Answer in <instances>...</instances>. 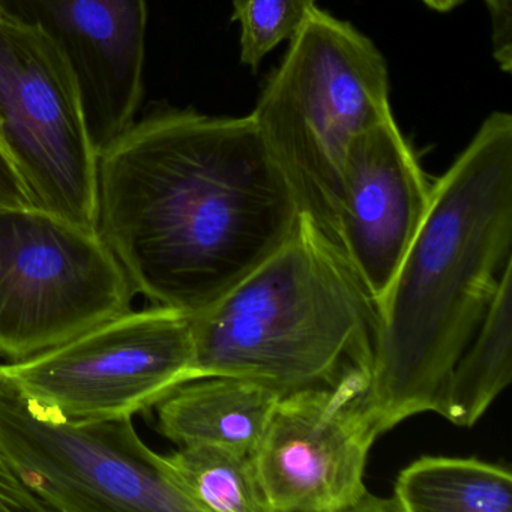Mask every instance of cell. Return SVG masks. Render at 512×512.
Returning a JSON list of instances; mask_svg holds the SVG:
<instances>
[{"instance_id":"5bb4252c","label":"cell","mask_w":512,"mask_h":512,"mask_svg":"<svg viewBox=\"0 0 512 512\" xmlns=\"http://www.w3.org/2000/svg\"><path fill=\"white\" fill-rule=\"evenodd\" d=\"M394 499L406 512H511L512 475L478 458L422 457L401 470Z\"/></svg>"},{"instance_id":"9c48e42d","label":"cell","mask_w":512,"mask_h":512,"mask_svg":"<svg viewBox=\"0 0 512 512\" xmlns=\"http://www.w3.org/2000/svg\"><path fill=\"white\" fill-rule=\"evenodd\" d=\"M371 371L281 395L254 449L269 512L400 511L365 487L368 454L382 434L370 401Z\"/></svg>"},{"instance_id":"6da1fadb","label":"cell","mask_w":512,"mask_h":512,"mask_svg":"<svg viewBox=\"0 0 512 512\" xmlns=\"http://www.w3.org/2000/svg\"><path fill=\"white\" fill-rule=\"evenodd\" d=\"M302 211L251 115L157 107L98 154V230L152 305L205 310Z\"/></svg>"},{"instance_id":"52a82bcc","label":"cell","mask_w":512,"mask_h":512,"mask_svg":"<svg viewBox=\"0 0 512 512\" xmlns=\"http://www.w3.org/2000/svg\"><path fill=\"white\" fill-rule=\"evenodd\" d=\"M0 376L23 397L71 419L133 418L196 379L193 320L175 308L130 310Z\"/></svg>"},{"instance_id":"d6986e66","label":"cell","mask_w":512,"mask_h":512,"mask_svg":"<svg viewBox=\"0 0 512 512\" xmlns=\"http://www.w3.org/2000/svg\"><path fill=\"white\" fill-rule=\"evenodd\" d=\"M421 2L431 10L437 11V13H449V11L460 7L466 0H421Z\"/></svg>"},{"instance_id":"5b68a950","label":"cell","mask_w":512,"mask_h":512,"mask_svg":"<svg viewBox=\"0 0 512 512\" xmlns=\"http://www.w3.org/2000/svg\"><path fill=\"white\" fill-rule=\"evenodd\" d=\"M0 455L46 511L197 512L133 418H65L2 376Z\"/></svg>"},{"instance_id":"30bf717a","label":"cell","mask_w":512,"mask_h":512,"mask_svg":"<svg viewBox=\"0 0 512 512\" xmlns=\"http://www.w3.org/2000/svg\"><path fill=\"white\" fill-rule=\"evenodd\" d=\"M0 16L41 29L61 50L98 154L136 121L145 92L146 0H0Z\"/></svg>"},{"instance_id":"9a60e30c","label":"cell","mask_w":512,"mask_h":512,"mask_svg":"<svg viewBox=\"0 0 512 512\" xmlns=\"http://www.w3.org/2000/svg\"><path fill=\"white\" fill-rule=\"evenodd\" d=\"M166 460L197 512H269L250 454L196 443Z\"/></svg>"},{"instance_id":"8fae6325","label":"cell","mask_w":512,"mask_h":512,"mask_svg":"<svg viewBox=\"0 0 512 512\" xmlns=\"http://www.w3.org/2000/svg\"><path fill=\"white\" fill-rule=\"evenodd\" d=\"M431 184L394 116L359 134L344 161L334 238L376 305L409 250Z\"/></svg>"},{"instance_id":"ac0fdd59","label":"cell","mask_w":512,"mask_h":512,"mask_svg":"<svg viewBox=\"0 0 512 512\" xmlns=\"http://www.w3.org/2000/svg\"><path fill=\"white\" fill-rule=\"evenodd\" d=\"M0 203L16 206L32 205L28 190L2 145H0Z\"/></svg>"},{"instance_id":"277c9868","label":"cell","mask_w":512,"mask_h":512,"mask_svg":"<svg viewBox=\"0 0 512 512\" xmlns=\"http://www.w3.org/2000/svg\"><path fill=\"white\" fill-rule=\"evenodd\" d=\"M289 43L251 118L302 209L335 241L347 151L394 116L388 64L370 38L319 7Z\"/></svg>"},{"instance_id":"4fadbf2b","label":"cell","mask_w":512,"mask_h":512,"mask_svg":"<svg viewBox=\"0 0 512 512\" xmlns=\"http://www.w3.org/2000/svg\"><path fill=\"white\" fill-rule=\"evenodd\" d=\"M511 377L512 260L475 335L455 361L434 413L457 427H473L508 388Z\"/></svg>"},{"instance_id":"7c38bea8","label":"cell","mask_w":512,"mask_h":512,"mask_svg":"<svg viewBox=\"0 0 512 512\" xmlns=\"http://www.w3.org/2000/svg\"><path fill=\"white\" fill-rule=\"evenodd\" d=\"M281 395L248 377H197L155 406L157 428L178 446L208 443L251 455Z\"/></svg>"},{"instance_id":"8992f818","label":"cell","mask_w":512,"mask_h":512,"mask_svg":"<svg viewBox=\"0 0 512 512\" xmlns=\"http://www.w3.org/2000/svg\"><path fill=\"white\" fill-rule=\"evenodd\" d=\"M136 293L98 229L0 203V358L40 355L131 310Z\"/></svg>"},{"instance_id":"2e32d148","label":"cell","mask_w":512,"mask_h":512,"mask_svg":"<svg viewBox=\"0 0 512 512\" xmlns=\"http://www.w3.org/2000/svg\"><path fill=\"white\" fill-rule=\"evenodd\" d=\"M317 0H233V22L241 26V62L257 73L266 55L304 26Z\"/></svg>"},{"instance_id":"ba28073f","label":"cell","mask_w":512,"mask_h":512,"mask_svg":"<svg viewBox=\"0 0 512 512\" xmlns=\"http://www.w3.org/2000/svg\"><path fill=\"white\" fill-rule=\"evenodd\" d=\"M0 145L32 205L98 229V151L73 70L41 29L2 16Z\"/></svg>"},{"instance_id":"3957f363","label":"cell","mask_w":512,"mask_h":512,"mask_svg":"<svg viewBox=\"0 0 512 512\" xmlns=\"http://www.w3.org/2000/svg\"><path fill=\"white\" fill-rule=\"evenodd\" d=\"M191 320L196 379L248 377L284 395L373 368L376 302L307 211L275 253Z\"/></svg>"},{"instance_id":"e0dca14e","label":"cell","mask_w":512,"mask_h":512,"mask_svg":"<svg viewBox=\"0 0 512 512\" xmlns=\"http://www.w3.org/2000/svg\"><path fill=\"white\" fill-rule=\"evenodd\" d=\"M44 512L43 503L17 479L0 455V512Z\"/></svg>"},{"instance_id":"7a4b0ae2","label":"cell","mask_w":512,"mask_h":512,"mask_svg":"<svg viewBox=\"0 0 512 512\" xmlns=\"http://www.w3.org/2000/svg\"><path fill=\"white\" fill-rule=\"evenodd\" d=\"M512 245V116L493 112L431 185L424 220L377 305L370 401L382 433L436 412Z\"/></svg>"}]
</instances>
